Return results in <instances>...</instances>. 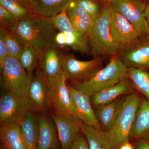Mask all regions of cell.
I'll use <instances>...</instances> for the list:
<instances>
[{
    "instance_id": "obj_1",
    "label": "cell",
    "mask_w": 149,
    "mask_h": 149,
    "mask_svg": "<svg viewBox=\"0 0 149 149\" xmlns=\"http://www.w3.org/2000/svg\"><path fill=\"white\" fill-rule=\"evenodd\" d=\"M56 29L49 19L36 15L17 20L10 32L25 47L33 48L40 56L56 44Z\"/></svg>"
},
{
    "instance_id": "obj_2",
    "label": "cell",
    "mask_w": 149,
    "mask_h": 149,
    "mask_svg": "<svg viewBox=\"0 0 149 149\" xmlns=\"http://www.w3.org/2000/svg\"><path fill=\"white\" fill-rule=\"evenodd\" d=\"M111 9V4L106 3L100 15L95 20L88 37L91 54L94 58L116 55L120 48V45L114 40L109 30Z\"/></svg>"
},
{
    "instance_id": "obj_3",
    "label": "cell",
    "mask_w": 149,
    "mask_h": 149,
    "mask_svg": "<svg viewBox=\"0 0 149 149\" xmlns=\"http://www.w3.org/2000/svg\"><path fill=\"white\" fill-rule=\"evenodd\" d=\"M128 68L116 55L112 56L105 67L88 80L77 83L73 88L91 97L111 88L128 76Z\"/></svg>"
},
{
    "instance_id": "obj_4",
    "label": "cell",
    "mask_w": 149,
    "mask_h": 149,
    "mask_svg": "<svg viewBox=\"0 0 149 149\" xmlns=\"http://www.w3.org/2000/svg\"><path fill=\"white\" fill-rule=\"evenodd\" d=\"M141 99L135 93L125 97L119 116L113 127L104 132L105 136L111 149H117L130 139L136 113Z\"/></svg>"
},
{
    "instance_id": "obj_5",
    "label": "cell",
    "mask_w": 149,
    "mask_h": 149,
    "mask_svg": "<svg viewBox=\"0 0 149 149\" xmlns=\"http://www.w3.org/2000/svg\"><path fill=\"white\" fill-rule=\"evenodd\" d=\"M1 69L6 91L27 97L30 82L19 59L9 56L1 65Z\"/></svg>"
},
{
    "instance_id": "obj_6",
    "label": "cell",
    "mask_w": 149,
    "mask_h": 149,
    "mask_svg": "<svg viewBox=\"0 0 149 149\" xmlns=\"http://www.w3.org/2000/svg\"><path fill=\"white\" fill-rule=\"evenodd\" d=\"M33 109L27 97L6 91L0 99L1 123H19Z\"/></svg>"
},
{
    "instance_id": "obj_7",
    "label": "cell",
    "mask_w": 149,
    "mask_h": 149,
    "mask_svg": "<svg viewBox=\"0 0 149 149\" xmlns=\"http://www.w3.org/2000/svg\"><path fill=\"white\" fill-rule=\"evenodd\" d=\"M112 7L130 22L139 32L141 39L146 37L149 26L145 16L147 6L141 0H113Z\"/></svg>"
},
{
    "instance_id": "obj_8",
    "label": "cell",
    "mask_w": 149,
    "mask_h": 149,
    "mask_svg": "<svg viewBox=\"0 0 149 149\" xmlns=\"http://www.w3.org/2000/svg\"><path fill=\"white\" fill-rule=\"evenodd\" d=\"M103 68L102 58L82 61L72 55L63 57L62 70L66 80L82 81L88 80Z\"/></svg>"
},
{
    "instance_id": "obj_9",
    "label": "cell",
    "mask_w": 149,
    "mask_h": 149,
    "mask_svg": "<svg viewBox=\"0 0 149 149\" xmlns=\"http://www.w3.org/2000/svg\"><path fill=\"white\" fill-rule=\"evenodd\" d=\"M52 117L57 130L61 149H69L81 131L83 123L74 115L68 113L54 111Z\"/></svg>"
},
{
    "instance_id": "obj_10",
    "label": "cell",
    "mask_w": 149,
    "mask_h": 149,
    "mask_svg": "<svg viewBox=\"0 0 149 149\" xmlns=\"http://www.w3.org/2000/svg\"><path fill=\"white\" fill-rule=\"evenodd\" d=\"M49 91L47 78L40 67L32 76L27 90V97L33 109L42 111L50 108Z\"/></svg>"
},
{
    "instance_id": "obj_11",
    "label": "cell",
    "mask_w": 149,
    "mask_h": 149,
    "mask_svg": "<svg viewBox=\"0 0 149 149\" xmlns=\"http://www.w3.org/2000/svg\"><path fill=\"white\" fill-rule=\"evenodd\" d=\"M109 27L112 36L120 47L128 45L141 39L140 34L133 24L112 6Z\"/></svg>"
},
{
    "instance_id": "obj_12",
    "label": "cell",
    "mask_w": 149,
    "mask_h": 149,
    "mask_svg": "<svg viewBox=\"0 0 149 149\" xmlns=\"http://www.w3.org/2000/svg\"><path fill=\"white\" fill-rule=\"evenodd\" d=\"M116 55L128 68L148 66L149 42L140 39L128 45L120 47Z\"/></svg>"
},
{
    "instance_id": "obj_13",
    "label": "cell",
    "mask_w": 149,
    "mask_h": 149,
    "mask_svg": "<svg viewBox=\"0 0 149 149\" xmlns=\"http://www.w3.org/2000/svg\"><path fill=\"white\" fill-rule=\"evenodd\" d=\"M66 80L63 72L56 80L49 84L50 106L55 112L68 113L76 116Z\"/></svg>"
},
{
    "instance_id": "obj_14",
    "label": "cell",
    "mask_w": 149,
    "mask_h": 149,
    "mask_svg": "<svg viewBox=\"0 0 149 149\" xmlns=\"http://www.w3.org/2000/svg\"><path fill=\"white\" fill-rule=\"evenodd\" d=\"M76 116L86 125L102 128L92 108L90 96L68 84Z\"/></svg>"
},
{
    "instance_id": "obj_15",
    "label": "cell",
    "mask_w": 149,
    "mask_h": 149,
    "mask_svg": "<svg viewBox=\"0 0 149 149\" xmlns=\"http://www.w3.org/2000/svg\"><path fill=\"white\" fill-rule=\"evenodd\" d=\"M57 46L55 44L39 56L40 68L47 76L49 84L56 80L63 73V55Z\"/></svg>"
},
{
    "instance_id": "obj_16",
    "label": "cell",
    "mask_w": 149,
    "mask_h": 149,
    "mask_svg": "<svg viewBox=\"0 0 149 149\" xmlns=\"http://www.w3.org/2000/svg\"><path fill=\"white\" fill-rule=\"evenodd\" d=\"M133 88L131 80L128 77H125L114 86L91 95V104L97 107L109 103L123 95L132 94Z\"/></svg>"
},
{
    "instance_id": "obj_17",
    "label": "cell",
    "mask_w": 149,
    "mask_h": 149,
    "mask_svg": "<svg viewBox=\"0 0 149 149\" xmlns=\"http://www.w3.org/2000/svg\"><path fill=\"white\" fill-rule=\"evenodd\" d=\"M125 98V97L118 98L109 103L96 107L95 114L104 132L109 131L113 127Z\"/></svg>"
},
{
    "instance_id": "obj_18",
    "label": "cell",
    "mask_w": 149,
    "mask_h": 149,
    "mask_svg": "<svg viewBox=\"0 0 149 149\" xmlns=\"http://www.w3.org/2000/svg\"><path fill=\"white\" fill-rule=\"evenodd\" d=\"M0 139L4 149H26L19 123H1Z\"/></svg>"
},
{
    "instance_id": "obj_19",
    "label": "cell",
    "mask_w": 149,
    "mask_h": 149,
    "mask_svg": "<svg viewBox=\"0 0 149 149\" xmlns=\"http://www.w3.org/2000/svg\"><path fill=\"white\" fill-rule=\"evenodd\" d=\"M39 138L37 149H57L59 140L55 124L45 116L39 117Z\"/></svg>"
},
{
    "instance_id": "obj_20",
    "label": "cell",
    "mask_w": 149,
    "mask_h": 149,
    "mask_svg": "<svg viewBox=\"0 0 149 149\" xmlns=\"http://www.w3.org/2000/svg\"><path fill=\"white\" fill-rule=\"evenodd\" d=\"M130 139L149 140V102L147 100H141Z\"/></svg>"
},
{
    "instance_id": "obj_21",
    "label": "cell",
    "mask_w": 149,
    "mask_h": 149,
    "mask_svg": "<svg viewBox=\"0 0 149 149\" xmlns=\"http://www.w3.org/2000/svg\"><path fill=\"white\" fill-rule=\"evenodd\" d=\"M72 0H33L30 8L35 15L49 18L67 9Z\"/></svg>"
},
{
    "instance_id": "obj_22",
    "label": "cell",
    "mask_w": 149,
    "mask_h": 149,
    "mask_svg": "<svg viewBox=\"0 0 149 149\" xmlns=\"http://www.w3.org/2000/svg\"><path fill=\"white\" fill-rule=\"evenodd\" d=\"M26 149H38L39 138V118L29 112L20 122Z\"/></svg>"
},
{
    "instance_id": "obj_23",
    "label": "cell",
    "mask_w": 149,
    "mask_h": 149,
    "mask_svg": "<svg viewBox=\"0 0 149 149\" xmlns=\"http://www.w3.org/2000/svg\"><path fill=\"white\" fill-rule=\"evenodd\" d=\"M81 132L87 139L89 149H111L102 128H95L83 123Z\"/></svg>"
},
{
    "instance_id": "obj_24",
    "label": "cell",
    "mask_w": 149,
    "mask_h": 149,
    "mask_svg": "<svg viewBox=\"0 0 149 149\" xmlns=\"http://www.w3.org/2000/svg\"><path fill=\"white\" fill-rule=\"evenodd\" d=\"M2 6L17 20H23L36 16L30 7L21 0H0Z\"/></svg>"
},
{
    "instance_id": "obj_25",
    "label": "cell",
    "mask_w": 149,
    "mask_h": 149,
    "mask_svg": "<svg viewBox=\"0 0 149 149\" xmlns=\"http://www.w3.org/2000/svg\"><path fill=\"white\" fill-rule=\"evenodd\" d=\"M134 88L149 100V73L141 68H128V76Z\"/></svg>"
},
{
    "instance_id": "obj_26",
    "label": "cell",
    "mask_w": 149,
    "mask_h": 149,
    "mask_svg": "<svg viewBox=\"0 0 149 149\" xmlns=\"http://www.w3.org/2000/svg\"><path fill=\"white\" fill-rule=\"evenodd\" d=\"M67 15L75 30L80 34L88 37L95 22L93 17L91 15L77 16L68 14Z\"/></svg>"
},
{
    "instance_id": "obj_27",
    "label": "cell",
    "mask_w": 149,
    "mask_h": 149,
    "mask_svg": "<svg viewBox=\"0 0 149 149\" xmlns=\"http://www.w3.org/2000/svg\"><path fill=\"white\" fill-rule=\"evenodd\" d=\"M0 35H2L8 49L10 56L19 58L25 46L16 36L1 28Z\"/></svg>"
},
{
    "instance_id": "obj_28",
    "label": "cell",
    "mask_w": 149,
    "mask_h": 149,
    "mask_svg": "<svg viewBox=\"0 0 149 149\" xmlns=\"http://www.w3.org/2000/svg\"><path fill=\"white\" fill-rule=\"evenodd\" d=\"M22 66L26 70L29 82L32 77V73L35 68L39 55L37 52L33 48L26 47L19 58Z\"/></svg>"
},
{
    "instance_id": "obj_29",
    "label": "cell",
    "mask_w": 149,
    "mask_h": 149,
    "mask_svg": "<svg viewBox=\"0 0 149 149\" xmlns=\"http://www.w3.org/2000/svg\"><path fill=\"white\" fill-rule=\"evenodd\" d=\"M66 10L49 18L56 29L64 33H78L72 26L67 14Z\"/></svg>"
},
{
    "instance_id": "obj_30",
    "label": "cell",
    "mask_w": 149,
    "mask_h": 149,
    "mask_svg": "<svg viewBox=\"0 0 149 149\" xmlns=\"http://www.w3.org/2000/svg\"><path fill=\"white\" fill-rule=\"evenodd\" d=\"M72 2L77 6L86 10L95 20L100 16L102 9L95 0H72Z\"/></svg>"
},
{
    "instance_id": "obj_31",
    "label": "cell",
    "mask_w": 149,
    "mask_h": 149,
    "mask_svg": "<svg viewBox=\"0 0 149 149\" xmlns=\"http://www.w3.org/2000/svg\"><path fill=\"white\" fill-rule=\"evenodd\" d=\"M17 21L7 10L0 5L1 28L10 32Z\"/></svg>"
},
{
    "instance_id": "obj_32",
    "label": "cell",
    "mask_w": 149,
    "mask_h": 149,
    "mask_svg": "<svg viewBox=\"0 0 149 149\" xmlns=\"http://www.w3.org/2000/svg\"><path fill=\"white\" fill-rule=\"evenodd\" d=\"M69 149H89L88 141L83 133L77 134Z\"/></svg>"
},
{
    "instance_id": "obj_33",
    "label": "cell",
    "mask_w": 149,
    "mask_h": 149,
    "mask_svg": "<svg viewBox=\"0 0 149 149\" xmlns=\"http://www.w3.org/2000/svg\"><path fill=\"white\" fill-rule=\"evenodd\" d=\"M9 56L8 49L2 35H0V65Z\"/></svg>"
},
{
    "instance_id": "obj_34",
    "label": "cell",
    "mask_w": 149,
    "mask_h": 149,
    "mask_svg": "<svg viewBox=\"0 0 149 149\" xmlns=\"http://www.w3.org/2000/svg\"><path fill=\"white\" fill-rule=\"evenodd\" d=\"M65 36L64 32H60L56 33L55 37V43L57 46H65Z\"/></svg>"
},
{
    "instance_id": "obj_35",
    "label": "cell",
    "mask_w": 149,
    "mask_h": 149,
    "mask_svg": "<svg viewBox=\"0 0 149 149\" xmlns=\"http://www.w3.org/2000/svg\"><path fill=\"white\" fill-rule=\"evenodd\" d=\"M136 149H149V140L139 141L136 144Z\"/></svg>"
},
{
    "instance_id": "obj_36",
    "label": "cell",
    "mask_w": 149,
    "mask_h": 149,
    "mask_svg": "<svg viewBox=\"0 0 149 149\" xmlns=\"http://www.w3.org/2000/svg\"><path fill=\"white\" fill-rule=\"evenodd\" d=\"M145 16L147 19L148 24L149 32L146 37L144 38V39L149 42V5L147 6L146 8V11H145Z\"/></svg>"
},
{
    "instance_id": "obj_37",
    "label": "cell",
    "mask_w": 149,
    "mask_h": 149,
    "mask_svg": "<svg viewBox=\"0 0 149 149\" xmlns=\"http://www.w3.org/2000/svg\"><path fill=\"white\" fill-rule=\"evenodd\" d=\"M118 149H134L133 146L129 143V141L125 142Z\"/></svg>"
},
{
    "instance_id": "obj_38",
    "label": "cell",
    "mask_w": 149,
    "mask_h": 149,
    "mask_svg": "<svg viewBox=\"0 0 149 149\" xmlns=\"http://www.w3.org/2000/svg\"><path fill=\"white\" fill-rule=\"evenodd\" d=\"M22 1H23V2L25 3L27 6H29L30 8V6L32 4V1H33V0H22Z\"/></svg>"
},
{
    "instance_id": "obj_39",
    "label": "cell",
    "mask_w": 149,
    "mask_h": 149,
    "mask_svg": "<svg viewBox=\"0 0 149 149\" xmlns=\"http://www.w3.org/2000/svg\"><path fill=\"white\" fill-rule=\"evenodd\" d=\"M104 2L106 3H111L112 1H113V0H102Z\"/></svg>"
},
{
    "instance_id": "obj_40",
    "label": "cell",
    "mask_w": 149,
    "mask_h": 149,
    "mask_svg": "<svg viewBox=\"0 0 149 149\" xmlns=\"http://www.w3.org/2000/svg\"><path fill=\"white\" fill-rule=\"evenodd\" d=\"M1 149H4L1 146Z\"/></svg>"
},
{
    "instance_id": "obj_41",
    "label": "cell",
    "mask_w": 149,
    "mask_h": 149,
    "mask_svg": "<svg viewBox=\"0 0 149 149\" xmlns=\"http://www.w3.org/2000/svg\"><path fill=\"white\" fill-rule=\"evenodd\" d=\"M21 1H22V0H21Z\"/></svg>"
},
{
    "instance_id": "obj_42",
    "label": "cell",
    "mask_w": 149,
    "mask_h": 149,
    "mask_svg": "<svg viewBox=\"0 0 149 149\" xmlns=\"http://www.w3.org/2000/svg\"><path fill=\"white\" fill-rule=\"evenodd\" d=\"M148 66L149 67V64Z\"/></svg>"
},
{
    "instance_id": "obj_43",
    "label": "cell",
    "mask_w": 149,
    "mask_h": 149,
    "mask_svg": "<svg viewBox=\"0 0 149 149\" xmlns=\"http://www.w3.org/2000/svg\"></svg>"
}]
</instances>
